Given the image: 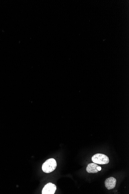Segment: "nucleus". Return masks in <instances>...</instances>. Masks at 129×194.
Instances as JSON below:
<instances>
[{
    "label": "nucleus",
    "instance_id": "1",
    "mask_svg": "<svg viewBox=\"0 0 129 194\" xmlns=\"http://www.w3.org/2000/svg\"><path fill=\"white\" fill-rule=\"evenodd\" d=\"M57 163L55 159H50L46 161L42 167V170L44 173H50L56 169Z\"/></svg>",
    "mask_w": 129,
    "mask_h": 194
},
{
    "label": "nucleus",
    "instance_id": "2",
    "mask_svg": "<svg viewBox=\"0 0 129 194\" xmlns=\"http://www.w3.org/2000/svg\"><path fill=\"white\" fill-rule=\"evenodd\" d=\"M92 162L99 164L104 165L109 163V158L104 154H95L92 158Z\"/></svg>",
    "mask_w": 129,
    "mask_h": 194
},
{
    "label": "nucleus",
    "instance_id": "3",
    "mask_svg": "<svg viewBox=\"0 0 129 194\" xmlns=\"http://www.w3.org/2000/svg\"><path fill=\"white\" fill-rule=\"evenodd\" d=\"M56 190V187L52 183H49L45 185L42 190L43 194H54Z\"/></svg>",
    "mask_w": 129,
    "mask_h": 194
},
{
    "label": "nucleus",
    "instance_id": "4",
    "mask_svg": "<svg viewBox=\"0 0 129 194\" xmlns=\"http://www.w3.org/2000/svg\"><path fill=\"white\" fill-rule=\"evenodd\" d=\"M116 183V179L113 177H110L106 179L105 184L108 190H112L115 187Z\"/></svg>",
    "mask_w": 129,
    "mask_h": 194
},
{
    "label": "nucleus",
    "instance_id": "5",
    "mask_svg": "<svg viewBox=\"0 0 129 194\" xmlns=\"http://www.w3.org/2000/svg\"><path fill=\"white\" fill-rule=\"evenodd\" d=\"M98 165L96 163H90L88 165L87 167V171L89 173H96L99 172L97 169V167H98Z\"/></svg>",
    "mask_w": 129,
    "mask_h": 194
},
{
    "label": "nucleus",
    "instance_id": "6",
    "mask_svg": "<svg viewBox=\"0 0 129 194\" xmlns=\"http://www.w3.org/2000/svg\"><path fill=\"white\" fill-rule=\"evenodd\" d=\"M97 168L99 171H101V167H99V166L97 167Z\"/></svg>",
    "mask_w": 129,
    "mask_h": 194
}]
</instances>
